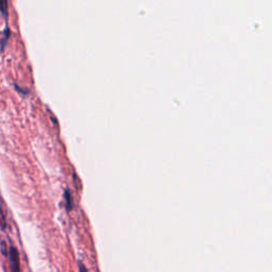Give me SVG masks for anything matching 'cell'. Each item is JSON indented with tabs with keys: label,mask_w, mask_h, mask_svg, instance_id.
Returning <instances> with one entry per match:
<instances>
[{
	"label": "cell",
	"mask_w": 272,
	"mask_h": 272,
	"mask_svg": "<svg viewBox=\"0 0 272 272\" xmlns=\"http://www.w3.org/2000/svg\"><path fill=\"white\" fill-rule=\"evenodd\" d=\"M9 258H10V265L12 272H21V261L20 253L15 247H10L9 249Z\"/></svg>",
	"instance_id": "obj_1"
},
{
	"label": "cell",
	"mask_w": 272,
	"mask_h": 272,
	"mask_svg": "<svg viewBox=\"0 0 272 272\" xmlns=\"http://www.w3.org/2000/svg\"><path fill=\"white\" fill-rule=\"evenodd\" d=\"M6 226H7L6 216H5V212L3 209V204H2V202H0V227H2V229H5Z\"/></svg>",
	"instance_id": "obj_2"
},
{
	"label": "cell",
	"mask_w": 272,
	"mask_h": 272,
	"mask_svg": "<svg viewBox=\"0 0 272 272\" xmlns=\"http://www.w3.org/2000/svg\"><path fill=\"white\" fill-rule=\"evenodd\" d=\"M0 11H2L5 15L8 13V3L5 0H0Z\"/></svg>",
	"instance_id": "obj_3"
},
{
	"label": "cell",
	"mask_w": 272,
	"mask_h": 272,
	"mask_svg": "<svg viewBox=\"0 0 272 272\" xmlns=\"http://www.w3.org/2000/svg\"><path fill=\"white\" fill-rule=\"evenodd\" d=\"M79 267H80V272H86L85 268L83 267V265H82V264H79Z\"/></svg>",
	"instance_id": "obj_4"
}]
</instances>
